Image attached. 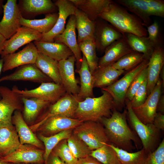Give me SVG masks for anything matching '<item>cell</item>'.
<instances>
[{
	"instance_id": "obj_3",
	"label": "cell",
	"mask_w": 164,
	"mask_h": 164,
	"mask_svg": "<svg viewBox=\"0 0 164 164\" xmlns=\"http://www.w3.org/2000/svg\"><path fill=\"white\" fill-rule=\"evenodd\" d=\"M102 95L87 97L79 102L74 118L83 122H100L103 118H109L114 108L113 98L108 92L102 90Z\"/></svg>"
},
{
	"instance_id": "obj_20",
	"label": "cell",
	"mask_w": 164,
	"mask_h": 164,
	"mask_svg": "<svg viewBox=\"0 0 164 164\" xmlns=\"http://www.w3.org/2000/svg\"><path fill=\"white\" fill-rule=\"evenodd\" d=\"M21 111L17 110L15 111L12 116V121L21 145L30 144L44 150L43 143L26 122Z\"/></svg>"
},
{
	"instance_id": "obj_31",
	"label": "cell",
	"mask_w": 164,
	"mask_h": 164,
	"mask_svg": "<svg viewBox=\"0 0 164 164\" xmlns=\"http://www.w3.org/2000/svg\"><path fill=\"white\" fill-rule=\"evenodd\" d=\"M74 15L76 19V28L78 32V43L86 39H94L95 22L77 8Z\"/></svg>"
},
{
	"instance_id": "obj_30",
	"label": "cell",
	"mask_w": 164,
	"mask_h": 164,
	"mask_svg": "<svg viewBox=\"0 0 164 164\" xmlns=\"http://www.w3.org/2000/svg\"><path fill=\"white\" fill-rule=\"evenodd\" d=\"M80 77V85L77 96L81 101L86 98L94 97L93 89L94 81L86 59L82 55V60L80 68L76 70Z\"/></svg>"
},
{
	"instance_id": "obj_6",
	"label": "cell",
	"mask_w": 164,
	"mask_h": 164,
	"mask_svg": "<svg viewBox=\"0 0 164 164\" xmlns=\"http://www.w3.org/2000/svg\"><path fill=\"white\" fill-rule=\"evenodd\" d=\"M149 60H144L136 67L129 71L122 77L102 90L107 91L112 96L114 108L121 112L125 104L127 91L134 79L148 65Z\"/></svg>"
},
{
	"instance_id": "obj_14",
	"label": "cell",
	"mask_w": 164,
	"mask_h": 164,
	"mask_svg": "<svg viewBox=\"0 0 164 164\" xmlns=\"http://www.w3.org/2000/svg\"><path fill=\"white\" fill-rule=\"evenodd\" d=\"M54 4L58 7L59 10L57 19L49 32L42 34L41 41L54 42L55 37L64 31L68 17L75 14L76 8L70 0H58Z\"/></svg>"
},
{
	"instance_id": "obj_49",
	"label": "cell",
	"mask_w": 164,
	"mask_h": 164,
	"mask_svg": "<svg viewBox=\"0 0 164 164\" xmlns=\"http://www.w3.org/2000/svg\"><path fill=\"white\" fill-rule=\"evenodd\" d=\"M44 163L45 164H66L52 152L49 155Z\"/></svg>"
},
{
	"instance_id": "obj_60",
	"label": "cell",
	"mask_w": 164,
	"mask_h": 164,
	"mask_svg": "<svg viewBox=\"0 0 164 164\" xmlns=\"http://www.w3.org/2000/svg\"><path fill=\"white\" fill-rule=\"evenodd\" d=\"M10 164H11V163H10Z\"/></svg>"
},
{
	"instance_id": "obj_23",
	"label": "cell",
	"mask_w": 164,
	"mask_h": 164,
	"mask_svg": "<svg viewBox=\"0 0 164 164\" xmlns=\"http://www.w3.org/2000/svg\"><path fill=\"white\" fill-rule=\"evenodd\" d=\"M104 54L98 62V67L114 63L126 54L134 51L125 37L115 41L104 50Z\"/></svg>"
},
{
	"instance_id": "obj_10",
	"label": "cell",
	"mask_w": 164,
	"mask_h": 164,
	"mask_svg": "<svg viewBox=\"0 0 164 164\" xmlns=\"http://www.w3.org/2000/svg\"><path fill=\"white\" fill-rule=\"evenodd\" d=\"M3 8L4 14L0 22V34L7 40L21 26L20 20L22 16L16 0H8Z\"/></svg>"
},
{
	"instance_id": "obj_33",
	"label": "cell",
	"mask_w": 164,
	"mask_h": 164,
	"mask_svg": "<svg viewBox=\"0 0 164 164\" xmlns=\"http://www.w3.org/2000/svg\"><path fill=\"white\" fill-rule=\"evenodd\" d=\"M19 2L21 12L33 15L51 13L55 8L50 0H22Z\"/></svg>"
},
{
	"instance_id": "obj_45",
	"label": "cell",
	"mask_w": 164,
	"mask_h": 164,
	"mask_svg": "<svg viewBox=\"0 0 164 164\" xmlns=\"http://www.w3.org/2000/svg\"><path fill=\"white\" fill-rule=\"evenodd\" d=\"M144 164H164V139L154 151L147 154Z\"/></svg>"
},
{
	"instance_id": "obj_54",
	"label": "cell",
	"mask_w": 164,
	"mask_h": 164,
	"mask_svg": "<svg viewBox=\"0 0 164 164\" xmlns=\"http://www.w3.org/2000/svg\"><path fill=\"white\" fill-rule=\"evenodd\" d=\"M3 0H0V15L1 14L2 12V9L3 8Z\"/></svg>"
},
{
	"instance_id": "obj_46",
	"label": "cell",
	"mask_w": 164,
	"mask_h": 164,
	"mask_svg": "<svg viewBox=\"0 0 164 164\" xmlns=\"http://www.w3.org/2000/svg\"><path fill=\"white\" fill-rule=\"evenodd\" d=\"M147 79L137 90L132 99L130 101L132 108L139 107L145 101L147 97Z\"/></svg>"
},
{
	"instance_id": "obj_36",
	"label": "cell",
	"mask_w": 164,
	"mask_h": 164,
	"mask_svg": "<svg viewBox=\"0 0 164 164\" xmlns=\"http://www.w3.org/2000/svg\"><path fill=\"white\" fill-rule=\"evenodd\" d=\"M78 44L81 52L86 59L90 70L93 74L97 68L98 64L94 39L92 38L86 39Z\"/></svg>"
},
{
	"instance_id": "obj_43",
	"label": "cell",
	"mask_w": 164,
	"mask_h": 164,
	"mask_svg": "<svg viewBox=\"0 0 164 164\" xmlns=\"http://www.w3.org/2000/svg\"><path fill=\"white\" fill-rule=\"evenodd\" d=\"M147 66L137 75L132 82L126 93V99L130 101L132 99L137 90L147 79Z\"/></svg>"
},
{
	"instance_id": "obj_16",
	"label": "cell",
	"mask_w": 164,
	"mask_h": 164,
	"mask_svg": "<svg viewBox=\"0 0 164 164\" xmlns=\"http://www.w3.org/2000/svg\"><path fill=\"white\" fill-rule=\"evenodd\" d=\"M17 81H28L39 83L52 81L35 64L20 66L14 72L0 78V82Z\"/></svg>"
},
{
	"instance_id": "obj_4",
	"label": "cell",
	"mask_w": 164,
	"mask_h": 164,
	"mask_svg": "<svg viewBox=\"0 0 164 164\" xmlns=\"http://www.w3.org/2000/svg\"><path fill=\"white\" fill-rule=\"evenodd\" d=\"M125 104L130 127L138 136L146 153L148 154L154 151L161 142V130L153 123L145 124L142 122L135 114L129 100L125 99Z\"/></svg>"
},
{
	"instance_id": "obj_9",
	"label": "cell",
	"mask_w": 164,
	"mask_h": 164,
	"mask_svg": "<svg viewBox=\"0 0 164 164\" xmlns=\"http://www.w3.org/2000/svg\"><path fill=\"white\" fill-rule=\"evenodd\" d=\"M21 97H35L50 102L54 103L64 95L66 92L62 84L53 81L43 82L34 89L21 90L16 85L12 89Z\"/></svg>"
},
{
	"instance_id": "obj_44",
	"label": "cell",
	"mask_w": 164,
	"mask_h": 164,
	"mask_svg": "<svg viewBox=\"0 0 164 164\" xmlns=\"http://www.w3.org/2000/svg\"><path fill=\"white\" fill-rule=\"evenodd\" d=\"M147 36L149 41L155 48L163 46V40L161 38L158 22L154 21L147 27Z\"/></svg>"
},
{
	"instance_id": "obj_2",
	"label": "cell",
	"mask_w": 164,
	"mask_h": 164,
	"mask_svg": "<svg viewBox=\"0 0 164 164\" xmlns=\"http://www.w3.org/2000/svg\"><path fill=\"white\" fill-rule=\"evenodd\" d=\"M99 18L109 22L122 34L131 33L140 37L148 36L147 29L141 20L113 1Z\"/></svg>"
},
{
	"instance_id": "obj_34",
	"label": "cell",
	"mask_w": 164,
	"mask_h": 164,
	"mask_svg": "<svg viewBox=\"0 0 164 164\" xmlns=\"http://www.w3.org/2000/svg\"><path fill=\"white\" fill-rule=\"evenodd\" d=\"M58 13H49L44 18L38 19H29L22 17L20 20L21 26H25L33 29L42 34L49 32L55 25Z\"/></svg>"
},
{
	"instance_id": "obj_39",
	"label": "cell",
	"mask_w": 164,
	"mask_h": 164,
	"mask_svg": "<svg viewBox=\"0 0 164 164\" xmlns=\"http://www.w3.org/2000/svg\"><path fill=\"white\" fill-rule=\"evenodd\" d=\"M144 60L142 54L134 51L123 56L113 63L112 65L116 69L129 71L138 66Z\"/></svg>"
},
{
	"instance_id": "obj_29",
	"label": "cell",
	"mask_w": 164,
	"mask_h": 164,
	"mask_svg": "<svg viewBox=\"0 0 164 164\" xmlns=\"http://www.w3.org/2000/svg\"><path fill=\"white\" fill-rule=\"evenodd\" d=\"M19 137L14 127L0 128V156H6L21 145Z\"/></svg>"
},
{
	"instance_id": "obj_11",
	"label": "cell",
	"mask_w": 164,
	"mask_h": 164,
	"mask_svg": "<svg viewBox=\"0 0 164 164\" xmlns=\"http://www.w3.org/2000/svg\"><path fill=\"white\" fill-rule=\"evenodd\" d=\"M42 37V34L39 32L22 26L15 34L5 41L3 50L0 54L1 57L15 53L21 47L33 41H40Z\"/></svg>"
},
{
	"instance_id": "obj_48",
	"label": "cell",
	"mask_w": 164,
	"mask_h": 164,
	"mask_svg": "<svg viewBox=\"0 0 164 164\" xmlns=\"http://www.w3.org/2000/svg\"><path fill=\"white\" fill-rule=\"evenodd\" d=\"M76 164H102L90 155L78 159Z\"/></svg>"
},
{
	"instance_id": "obj_7",
	"label": "cell",
	"mask_w": 164,
	"mask_h": 164,
	"mask_svg": "<svg viewBox=\"0 0 164 164\" xmlns=\"http://www.w3.org/2000/svg\"><path fill=\"white\" fill-rule=\"evenodd\" d=\"M73 133L84 142L91 151L109 142L104 128L100 122H83L73 129Z\"/></svg>"
},
{
	"instance_id": "obj_22",
	"label": "cell",
	"mask_w": 164,
	"mask_h": 164,
	"mask_svg": "<svg viewBox=\"0 0 164 164\" xmlns=\"http://www.w3.org/2000/svg\"><path fill=\"white\" fill-rule=\"evenodd\" d=\"M163 46L156 48L149 60L148 69L147 94L151 93L159 79L161 71L164 67Z\"/></svg>"
},
{
	"instance_id": "obj_37",
	"label": "cell",
	"mask_w": 164,
	"mask_h": 164,
	"mask_svg": "<svg viewBox=\"0 0 164 164\" xmlns=\"http://www.w3.org/2000/svg\"><path fill=\"white\" fill-rule=\"evenodd\" d=\"M73 129L62 131L54 135L46 136L38 134L37 137L44 146L43 158L45 162L54 148L62 140L68 139L72 134Z\"/></svg>"
},
{
	"instance_id": "obj_19",
	"label": "cell",
	"mask_w": 164,
	"mask_h": 164,
	"mask_svg": "<svg viewBox=\"0 0 164 164\" xmlns=\"http://www.w3.org/2000/svg\"><path fill=\"white\" fill-rule=\"evenodd\" d=\"M76 59L74 55L58 61V68L62 84L66 93L77 95L80 87L75 75Z\"/></svg>"
},
{
	"instance_id": "obj_28",
	"label": "cell",
	"mask_w": 164,
	"mask_h": 164,
	"mask_svg": "<svg viewBox=\"0 0 164 164\" xmlns=\"http://www.w3.org/2000/svg\"><path fill=\"white\" fill-rule=\"evenodd\" d=\"M109 64L98 67L92 74L94 87L101 89L106 87L116 81L119 77L125 73L123 70H118Z\"/></svg>"
},
{
	"instance_id": "obj_26",
	"label": "cell",
	"mask_w": 164,
	"mask_h": 164,
	"mask_svg": "<svg viewBox=\"0 0 164 164\" xmlns=\"http://www.w3.org/2000/svg\"><path fill=\"white\" fill-rule=\"evenodd\" d=\"M77 9L94 22L108 8L113 1L110 0H70Z\"/></svg>"
},
{
	"instance_id": "obj_41",
	"label": "cell",
	"mask_w": 164,
	"mask_h": 164,
	"mask_svg": "<svg viewBox=\"0 0 164 164\" xmlns=\"http://www.w3.org/2000/svg\"><path fill=\"white\" fill-rule=\"evenodd\" d=\"M67 139L68 145L77 159L90 155L91 150L87 145L73 133Z\"/></svg>"
},
{
	"instance_id": "obj_50",
	"label": "cell",
	"mask_w": 164,
	"mask_h": 164,
	"mask_svg": "<svg viewBox=\"0 0 164 164\" xmlns=\"http://www.w3.org/2000/svg\"><path fill=\"white\" fill-rule=\"evenodd\" d=\"M156 112L164 114V95H161L158 101L156 108Z\"/></svg>"
},
{
	"instance_id": "obj_1",
	"label": "cell",
	"mask_w": 164,
	"mask_h": 164,
	"mask_svg": "<svg viewBox=\"0 0 164 164\" xmlns=\"http://www.w3.org/2000/svg\"><path fill=\"white\" fill-rule=\"evenodd\" d=\"M100 122L109 142L115 146L129 152H132L135 148H141V140L128 124L126 110L121 113L114 108L110 117L102 118Z\"/></svg>"
},
{
	"instance_id": "obj_25",
	"label": "cell",
	"mask_w": 164,
	"mask_h": 164,
	"mask_svg": "<svg viewBox=\"0 0 164 164\" xmlns=\"http://www.w3.org/2000/svg\"><path fill=\"white\" fill-rule=\"evenodd\" d=\"M21 97L23 105L22 116L29 126L34 123L42 111L51 104L49 102L35 97Z\"/></svg>"
},
{
	"instance_id": "obj_59",
	"label": "cell",
	"mask_w": 164,
	"mask_h": 164,
	"mask_svg": "<svg viewBox=\"0 0 164 164\" xmlns=\"http://www.w3.org/2000/svg\"><path fill=\"white\" fill-rule=\"evenodd\" d=\"M0 157H1L0 156Z\"/></svg>"
},
{
	"instance_id": "obj_8",
	"label": "cell",
	"mask_w": 164,
	"mask_h": 164,
	"mask_svg": "<svg viewBox=\"0 0 164 164\" xmlns=\"http://www.w3.org/2000/svg\"><path fill=\"white\" fill-rule=\"evenodd\" d=\"M0 128L13 127L12 114L17 110L22 111L21 97L9 88L0 86Z\"/></svg>"
},
{
	"instance_id": "obj_13",
	"label": "cell",
	"mask_w": 164,
	"mask_h": 164,
	"mask_svg": "<svg viewBox=\"0 0 164 164\" xmlns=\"http://www.w3.org/2000/svg\"><path fill=\"white\" fill-rule=\"evenodd\" d=\"M38 51L34 43L31 42L22 50L6 55L2 58L3 61L2 71L5 72L29 64H35Z\"/></svg>"
},
{
	"instance_id": "obj_55",
	"label": "cell",
	"mask_w": 164,
	"mask_h": 164,
	"mask_svg": "<svg viewBox=\"0 0 164 164\" xmlns=\"http://www.w3.org/2000/svg\"><path fill=\"white\" fill-rule=\"evenodd\" d=\"M10 163H11L3 161L1 158L0 157V164H10Z\"/></svg>"
},
{
	"instance_id": "obj_56",
	"label": "cell",
	"mask_w": 164,
	"mask_h": 164,
	"mask_svg": "<svg viewBox=\"0 0 164 164\" xmlns=\"http://www.w3.org/2000/svg\"><path fill=\"white\" fill-rule=\"evenodd\" d=\"M11 164H30L25 163H11Z\"/></svg>"
},
{
	"instance_id": "obj_21",
	"label": "cell",
	"mask_w": 164,
	"mask_h": 164,
	"mask_svg": "<svg viewBox=\"0 0 164 164\" xmlns=\"http://www.w3.org/2000/svg\"><path fill=\"white\" fill-rule=\"evenodd\" d=\"M123 34L111 25L104 22L95 23L94 39L96 49L101 51L113 43L121 38Z\"/></svg>"
},
{
	"instance_id": "obj_53",
	"label": "cell",
	"mask_w": 164,
	"mask_h": 164,
	"mask_svg": "<svg viewBox=\"0 0 164 164\" xmlns=\"http://www.w3.org/2000/svg\"><path fill=\"white\" fill-rule=\"evenodd\" d=\"M3 60L2 58L0 59V74L1 72L2 71V69L3 68ZM1 96L0 95V99H1Z\"/></svg>"
},
{
	"instance_id": "obj_12",
	"label": "cell",
	"mask_w": 164,
	"mask_h": 164,
	"mask_svg": "<svg viewBox=\"0 0 164 164\" xmlns=\"http://www.w3.org/2000/svg\"><path fill=\"white\" fill-rule=\"evenodd\" d=\"M162 82L160 79L151 93L141 105L132 108L138 118L144 124L153 123L157 113V104L161 96Z\"/></svg>"
},
{
	"instance_id": "obj_40",
	"label": "cell",
	"mask_w": 164,
	"mask_h": 164,
	"mask_svg": "<svg viewBox=\"0 0 164 164\" xmlns=\"http://www.w3.org/2000/svg\"><path fill=\"white\" fill-rule=\"evenodd\" d=\"M90 155L102 164H120L115 152L108 143L91 151Z\"/></svg>"
},
{
	"instance_id": "obj_47",
	"label": "cell",
	"mask_w": 164,
	"mask_h": 164,
	"mask_svg": "<svg viewBox=\"0 0 164 164\" xmlns=\"http://www.w3.org/2000/svg\"><path fill=\"white\" fill-rule=\"evenodd\" d=\"M153 124L157 129L164 131V114L157 112L154 118Z\"/></svg>"
},
{
	"instance_id": "obj_17",
	"label": "cell",
	"mask_w": 164,
	"mask_h": 164,
	"mask_svg": "<svg viewBox=\"0 0 164 164\" xmlns=\"http://www.w3.org/2000/svg\"><path fill=\"white\" fill-rule=\"evenodd\" d=\"M76 19L74 15L70 16L63 32L54 39V42L62 43L71 50L76 59V70L80 67L82 56L77 42L76 33Z\"/></svg>"
},
{
	"instance_id": "obj_15",
	"label": "cell",
	"mask_w": 164,
	"mask_h": 164,
	"mask_svg": "<svg viewBox=\"0 0 164 164\" xmlns=\"http://www.w3.org/2000/svg\"><path fill=\"white\" fill-rule=\"evenodd\" d=\"M44 150L31 145H21L19 148L11 154L1 157L4 162L10 163H37L43 164Z\"/></svg>"
},
{
	"instance_id": "obj_57",
	"label": "cell",
	"mask_w": 164,
	"mask_h": 164,
	"mask_svg": "<svg viewBox=\"0 0 164 164\" xmlns=\"http://www.w3.org/2000/svg\"><path fill=\"white\" fill-rule=\"evenodd\" d=\"M30 164H40V163H31Z\"/></svg>"
},
{
	"instance_id": "obj_61",
	"label": "cell",
	"mask_w": 164,
	"mask_h": 164,
	"mask_svg": "<svg viewBox=\"0 0 164 164\" xmlns=\"http://www.w3.org/2000/svg\"></svg>"
},
{
	"instance_id": "obj_35",
	"label": "cell",
	"mask_w": 164,
	"mask_h": 164,
	"mask_svg": "<svg viewBox=\"0 0 164 164\" xmlns=\"http://www.w3.org/2000/svg\"><path fill=\"white\" fill-rule=\"evenodd\" d=\"M122 34L134 51L142 54L145 59L149 60L155 48L147 36L140 37L131 33Z\"/></svg>"
},
{
	"instance_id": "obj_58",
	"label": "cell",
	"mask_w": 164,
	"mask_h": 164,
	"mask_svg": "<svg viewBox=\"0 0 164 164\" xmlns=\"http://www.w3.org/2000/svg\"><path fill=\"white\" fill-rule=\"evenodd\" d=\"M118 164V163H114V164Z\"/></svg>"
},
{
	"instance_id": "obj_52",
	"label": "cell",
	"mask_w": 164,
	"mask_h": 164,
	"mask_svg": "<svg viewBox=\"0 0 164 164\" xmlns=\"http://www.w3.org/2000/svg\"><path fill=\"white\" fill-rule=\"evenodd\" d=\"M159 77H160L161 80L162 82V87H164V67L162 68L159 75Z\"/></svg>"
},
{
	"instance_id": "obj_27",
	"label": "cell",
	"mask_w": 164,
	"mask_h": 164,
	"mask_svg": "<svg viewBox=\"0 0 164 164\" xmlns=\"http://www.w3.org/2000/svg\"><path fill=\"white\" fill-rule=\"evenodd\" d=\"M39 52L58 61L66 59L73 55L70 49L62 43L34 41Z\"/></svg>"
},
{
	"instance_id": "obj_18",
	"label": "cell",
	"mask_w": 164,
	"mask_h": 164,
	"mask_svg": "<svg viewBox=\"0 0 164 164\" xmlns=\"http://www.w3.org/2000/svg\"><path fill=\"white\" fill-rule=\"evenodd\" d=\"M83 122L74 118L54 116L46 120L36 132L38 134L49 136L66 129H74Z\"/></svg>"
},
{
	"instance_id": "obj_32",
	"label": "cell",
	"mask_w": 164,
	"mask_h": 164,
	"mask_svg": "<svg viewBox=\"0 0 164 164\" xmlns=\"http://www.w3.org/2000/svg\"><path fill=\"white\" fill-rule=\"evenodd\" d=\"M35 64L53 82L62 84L58 68V61L38 52Z\"/></svg>"
},
{
	"instance_id": "obj_51",
	"label": "cell",
	"mask_w": 164,
	"mask_h": 164,
	"mask_svg": "<svg viewBox=\"0 0 164 164\" xmlns=\"http://www.w3.org/2000/svg\"><path fill=\"white\" fill-rule=\"evenodd\" d=\"M6 40V39L0 34V54L3 50L4 44Z\"/></svg>"
},
{
	"instance_id": "obj_24",
	"label": "cell",
	"mask_w": 164,
	"mask_h": 164,
	"mask_svg": "<svg viewBox=\"0 0 164 164\" xmlns=\"http://www.w3.org/2000/svg\"><path fill=\"white\" fill-rule=\"evenodd\" d=\"M115 2L135 14L145 27H147L152 23L150 17L154 14L149 0H116Z\"/></svg>"
},
{
	"instance_id": "obj_42",
	"label": "cell",
	"mask_w": 164,
	"mask_h": 164,
	"mask_svg": "<svg viewBox=\"0 0 164 164\" xmlns=\"http://www.w3.org/2000/svg\"><path fill=\"white\" fill-rule=\"evenodd\" d=\"M52 152L66 164H76L78 160L69 148L67 139L61 141L54 148Z\"/></svg>"
},
{
	"instance_id": "obj_5",
	"label": "cell",
	"mask_w": 164,
	"mask_h": 164,
	"mask_svg": "<svg viewBox=\"0 0 164 164\" xmlns=\"http://www.w3.org/2000/svg\"><path fill=\"white\" fill-rule=\"evenodd\" d=\"M81 101L77 95L66 93L54 103L51 104L47 110L38 118L34 123L29 126L35 132L48 119L56 115L74 118L79 102Z\"/></svg>"
},
{
	"instance_id": "obj_38",
	"label": "cell",
	"mask_w": 164,
	"mask_h": 164,
	"mask_svg": "<svg viewBox=\"0 0 164 164\" xmlns=\"http://www.w3.org/2000/svg\"><path fill=\"white\" fill-rule=\"evenodd\" d=\"M109 145L115 152L120 164H144L147 154L143 148L132 152L120 149L112 144Z\"/></svg>"
}]
</instances>
